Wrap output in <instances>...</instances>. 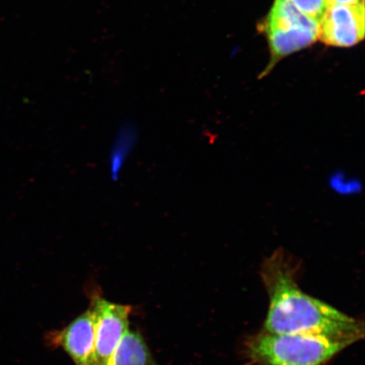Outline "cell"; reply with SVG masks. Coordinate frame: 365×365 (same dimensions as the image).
<instances>
[{"label":"cell","mask_w":365,"mask_h":365,"mask_svg":"<svg viewBox=\"0 0 365 365\" xmlns=\"http://www.w3.org/2000/svg\"><path fill=\"white\" fill-rule=\"evenodd\" d=\"M299 267L298 259L282 248L264 259L261 277L270 300L264 331L323 335L354 344L363 339L361 322L300 289Z\"/></svg>","instance_id":"1"},{"label":"cell","mask_w":365,"mask_h":365,"mask_svg":"<svg viewBox=\"0 0 365 365\" xmlns=\"http://www.w3.org/2000/svg\"><path fill=\"white\" fill-rule=\"evenodd\" d=\"M354 342L323 335L264 331L246 342L245 352L261 365H325Z\"/></svg>","instance_id":"2"},{"label":"cell","mask_w":365,"mask_h":365,"mask_svg":"<svg viewBox=\"0 0 365 365\" xmlns=\"http://www.w3.org/2000/svg\"><path fill=\"white\" fill-rule=\"evenodd\" d=\"M91 307L96 321L93 365H108L123 336L129 330L131 307L94 295Z\"/></svg>","instance_id":"3"},{"label":"cell","mask_w":365,"mask_h":365,"mask_svg":"<svg viewBox=\"0 0 365 365\" xmlns=\"http://www.w3.org/2000/svg\"><path fill=\"white\" fill-rule=\"evenodd\" d=\"M364 3L351 6L328 4L319 23V38L332 47H353L364 38Z\"/></svg>","instance_id":"4"},{"label":"cell","mask_w":365,"mask_h":365,"mask_svg":"<svg viewBox=\"0 0 365 365\" xmlns=\"http://www.w3.org/2000/svg\"><path fill=\"white\" fill-rule=\"evenodd\" d=\"M96 321L90 307L61 330L49 332L48 344L59 346L76 365H93Z\"/></svg>","instance_id":"5"},{"label":"cell","mask_w":365,"mask_h":365,"mask_svg":"<svg viewBox=\"0 0 365 365\" xmlns=\"http://www.w3.org/2000/svg\"><path fill=\"white\" fill-rule=\"evenodd\" d=\"M263 30L266 34L294 36L316 42L319 38V23L304 16L291 0H275Z\"/></svg>","instance_id":"6"},{"label":"cell","mask_w":365,"mask_h":365,"mask_svg":"<svg viewBox=\"0 0 365 365\" xmlns=\"http://www.w3.org/2000/svg\"><path fill=\"white\" fill-rule=\"evenodd\" d=\"M108 365H158L147 344L137 331L128 330Z\"/></svg>","instance_id":"7"},{"label":"cell","mask_w":365,"mask_h":365,"mask_svg":"<svg viewBox=\"0 0 365 365\" xmlns=\"http://www.w3.org/2000/svg\"><path fill=\"white\" fill-rule=\"evenodd\" d=\"M294 6L310 19L321 23L327 10V0H291Z\"/></svg>","instance_id":"8"},{"label":"cell","mask_w":365,"mask_h":365,"mask_svg":"<svg viewBox=\"0 0 365 365\" xmlns=\"http://www.w3.org/2000/svg\"><path fill=\"white\" fill-rule=\"evenodd\" d=\"M332 188L339 191L341 193H354V191H358L359 184L358 182L351 180H345L344 177L337 173V175H334L331 181Z\"/></svg>","instance_id":"9"},{"label":"cell","mask_w":365,"mask_h":365,"mask_svg":"<svg viewBox=\"0 0 365 365\" xmlns=\"http://www.w3.org/2000/svg\"><path fill=\"white\" fill-rule=\"evenodd\" d=\"M328 4H339V6H357L364 3V0H327Z\"/></svg>","instance_id":"10"}]
</instances>
